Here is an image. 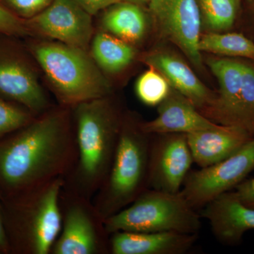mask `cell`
<instances>
[{
	"label": "cell",
	"instance_id": "4dcf8cb0",
	"mask_svg": "<svg viewBox=\"0 0 254 254\" xmlns=\"http://www.w3.org/2000/svg\"><path fill=\"white\" fill-rule=\"evenodd\" d=\"M127 1L138 5L142 4V3L145 2V0H127Z\"/></svg>",
	"mask_w": 254,
	"mask_h": 254
},
{
	"label": "cell",
	"instance_id": "7a4b0ae2",
	"mask_svg": "<svg viewBox=\"0 0 254 254\" xmlns=\"http://www.w3.org/2000/svg\"><path fill=\"white\" fill-rule=\"evenodd\" d=\"M77 160L63 190L93 199L109 173L125 115L111 96L71 108Z\"/></svg>",
	"mask_w": 254,
	"mask_h": 254
},
{
	"label": "cell",
	"instance_id": "6da1fadb",
	"mask_svg": "<svg viewBox=\"0 0 254 254\" xmlns=\"http://www.w3.org/2000/svg\"><path fill=\"white\" fill-rule=\"evenodd\" d=\"M77 160L71 108L53 106L0 138V195L7 200L67 176Z\"/></svg>",
	"mask_w": 254,
	"mask_h": 254
},
{
	"label": "cell",
	"instance_id": "277c9868",
	"mask_svg": "<svg viewBox=\"0 0 254 254\" xmlns=\"http://www.w3.org/2000/svg\"><path fill=\"white\" fill-rule=\"evenodd\" d=\"M141 123L125 115L109 173L92 199L104 220L131 204L148 189L151 134L143 131Z\"/></svg>",
	"mask_w": 254,
	"mask_h": 254
},
{
	"label": "cell",
	"instance_id": "484cf974",
	"mask_svg": "<svg viewBox=\"0 0 254 254\" xmlns=\"http://www.w3.org/2000/svg\"><path fill=\"white\" fill-rule=\"evenodd\" d=\"M0 33L8 36L25 37L30 36L24 20L16 17L0 4Z\"/></svg>",
	"mask_w": 254,
	"mask_h": 254
},
{
	"label": "cell",
	"instance_id": "8fae6325",
	"mask_svg": "<svg viewBox=\"0 0 254 254\" xmlns=\"http://www.w3.org/2000/svg\"><path fill=\"white\" fill-rule=\"evenodd\" d=\"M193 163L186 133L151 134L148 188L180 192Z\"/></svg>",
	"mask_w": 254,
	"mask_h": 254
},
{
	"label": "cell",
	"instance_id": "ba28073f",
	"mask_svg": "<svg viewBox=\"0 0 254 254\" xmlns=\"http://www.w3.org/2000/svg\"><path fill=\"white\" fill-rule=\"evenodd\" d=\"M16 38L0 33V97L38 116L53 106Z\"/></svg>",
	"mask_w": 254,
	"mask_h": 254
},
{
	"label": "cell",
	"instance_id": "5bb4252c",
	"mask_svg": "<svg viewBox=\"0 0 254 254\" xmlns=\"http://www.w3.org/2000/svg\"><path fill=\"white\" fill-rule=\"evenodd\" d=\"M200 210L214 236L224 245H238L246 232L254 230V209L242 204L235 191L222 193Z\"/></svg>",
	"mask_w": 254,
	"mask_h": 254
},
{
	"label": "cell",
	"instance_id": "83f0119b",
	"mask_svg": "<svg viewBox=\"0 0 254 254\" xmlns=\"http://www.w3.org/2000/svg\"><path fill=\"white\" fill-rule=\"evenodd\" d=\"M81 6L88 14L93 16L100 10L106 9L114 4L121 2L122 0H73Z\"/></svg>",
	"mask_w": 254,
	"mask_h": 254
},
{
	"label": "cell",
	"instance_id": "603a6c76",
	"mask_svg": "<svg viewBox=\"0 0 254 254\" xmlns=\"http://www.w3.org/2000/svg\"><path fill=\"white\" fill-rule=\"evenodd\" d=\"M171 89L166 78L152 67L142 73L136 83L138 99L148 106L160 105L170 94Z\"/></svg>",
	"mask_w": 254,
	"mask_h": 254
},
{
	"label": "cell",
	"instance_id": "f1b7e54d",
	"mask_svg": "<svg viewBox=\"0 0 254 254\" xmlns=\"http://www.w3.org/2000/svg\"><path fill=\"white\" fill-rule=\"evenodd\" d=\"M0 254H11L9 241L5 230L2 213V199L0 195Z\"/></svg>",
	"mask_w": 254,
	"mask_h": 254
},
{
	"label": "cell",
	"instance_id": "ffe728a7",
	"mask_svg": "<svg viewBox=\"0 0 254 254\" xmlns=\"http://www.w3.org/2000/svg\"><path fill=\"white\" fill-rule=\"evenodd\" d=\"M92 58L107 72L118 73L127 68L135 56L128 43L106 33L95 35L91 45Z\"/></svg>",
	"mask_w": 254,
	"mask_h": 254
},
{
	"label": "cell",
	"instance_id": "9c48e42d",
	"mask_svg": "<svg viewBox=\"0 0 254 254\" xmlns=\"http://www.w3.org/2000/svg\"><path fill=\"white\" fill-rule=\"evenodd\" d=\"M253 170L254 138L229 158L190 172L181 193L192 208L201 210L219 195L235 189Z\"/></svg>",
	"mask_w": 254,
	"mask_h": 254
},
{
	"label": "cell",
	"instance_id": "8992f818",
	"mask_svg": "<svg viewBox=\"0 0 254 254\" xmlns=\"http://www.w3.org/2000/svg\"><path fill=\"white\" fill-rule=\"evenodd\" d=\"M192 208L181 190L177 193L148 189L133 202L105 220L110 235L114 232H177L197 234L200 213Z\"/></svg>",
	"mask_w": 254,
	"mask_h": 254
},
{
	"label": "cell",
	"instance_id": "f546056e",
	"mask_svg": "<svg viewBox=\"0 0 254 254\" xmlns=\"http://www.w3.org/2000/svg\"><path fill=\"white\" fill-rule=\"evenodd\" d=\"M247 13L250 20V26L254 35V0H247Z\"/></svg>",
	"mask_w": 254,
	"mask_h": 254
},
{
	"label": "cell",
	"instance_id": "d4e9b609",
	"mask_svg": "<svg viewBox=\"0 0 254 254\" xmlns=\"http://www.w3.org/2000/svg\"><path fill=\"white\" fill-rule=\"evenodd\" d=\"M53 0H0V4L16 17L28 20L41 14Z\"/></svg>",
	"mask_w": 254,
	"mask_h": 254
},
{
	"label": "cell",
	"instance_id": "d6986e66",
	"mask_svg": "<svg viewBox=\"0 0 254 254\" xmlns=\"http://www.w3.org/2000/svg\"><path fill=\"white\" fill-rule=\"evenodd\" d=\"M102 26L127 43H136L144 36L146 18L138 4L121 1L110 6L102 18Z\"/></svg>",
	"mask_w": 254,
	"mask_h": 254
},
{
	"label": "cell",
	"instance_id": "7c38bea8",
	"mask_svg": "<svg viewBox=\"0 0 254 254\" xmlns=\"http://www.w3.org/2000/svg\"><path fill=\"white\" fill-rule=\"evenodd\" d=\"M24 21L30 36L40 35L85 50L93 35L91 15L73 0H53L41 14Z\"/></svg>",
	"mask_w": 254,
	"mask_h": 254
},
{
	"label": "cell",
	"instance_id": "5b68a950",
	"mask_svg": "<svg viewBox=\"0 0 254 254\" xmlns=\"http://www.w3.org/2000/svg\"><path fill=\"white\" fill-rule=\"evenodd\" d=\"M28 51L40 65L60 106L111 95V86L86 50L60 42H32Z\"/></svg>",
	"mask_w": 254,
	"mask_h": 254
},
{
	"label": "cell",
	"instance_id": "e0dca14e",
	"mask_svg": "<svg viewBox=\"0 0 254 254\" xmlns=\"http://www.w3.org/2000/svg\"><path fill=\"white\" fill-rule=\"evenodd\" d=\"M187 136L193 162L200 168L229 158L254 138L240 128L224 125L191 132Z\"/></svg>",
	"mask_w": 254,
	"mask_h": 254
},
{
	"label": "cell",
	"instance_id": "4fadbf2b",
	"mask_svg": "<svg viewBox=\"0 0 254 254\" xmlns=\"http://www.w3.org/2000/svg\"><path fill=\"white\" fill-rule=\"evenodd\" d=\"M207 64L218 79L220 91L213 103L200 113L210 121L236 127L242 88V60L212 58Z\"/></svg>",
	"mask_w": 254,
	"mask_h": 254
},
{
	"label": "cell",
	"instance_id": "52a82bcc",
	"mask_svg": "<svg viewBox=\"0 0 254 254\" xmlns=\"http://www.w3.org/2000/svg\"><path fill=\"white\" fill-rule=\"evenodd\" d=\"M62 229L50 254H110V235L93 200L62 190Z\"/></svg>",
	"mask_w": 254,
	"mask_h": 254
},
{
	"label": "cell",
	"instance_id": "1f68e13d",
	"mask_svg": "<svg viewBox=\"0 0 254 254\" xmlns=\"http://www.w3.org/2000/svg\"><path fill=\"white\" fill-rule=\"evenodd\" d=\"M150 1V0H145V2H149V1Z\"/></svg>",
	"mask_w": 254,
	"mask_h": 254
},
{
	"label": "cell",
	"instance_id": "cb8c5ba5",
	"mask_svg": "<svg viewBox=\"0 0 254 254\" xmlns=\"http://www.w3.org/2000/svg\"><path fill=\"white\" fill-rule=\"evenodd\" d=\"M36 117L22 105L0 97V138L26 126Z\"/></svg>",
	"mask_w": 254,
	"mask_h": 254
},
{
	"label": "cell",
	"instance_id": "7402d4cb",
	"mask_svg": "<svg viewBox=\"0 0 254 254\" xmlns=\"http://www.w3.org/2000/svg\"><path fill=\"white\" fill-rule=\"evenodd\" d=\"M205 25L211 31L220 33L235 24L240 7V0H198Z\"/></svg>",
	"mask_w": 254,
	"mask_h": 254
},
{
	"label": "cell",
	"instance_id": "3957f363",
	"mask_svg": "<svg viewBox=\"0 0 254 254\" xmlns=\"http://www.w3.org/2000/svg\"><path fill=\"white\" fill-rule=\"evenodd\" d=\"M64 179L2 200L5 230L11 254H50L62 229L60 196Z\"/></svg>",
	"mask_w": 254,
	"mask_h": 254
},
{
	"label": "cell",
	"instance_id": "ac0fdd59",
	"mask_svg": "<svg viewBox=\"0 0 254 254\" xmlns=\"http://www.w3.org/2000/svg\"><path fill=\"white\" fill-rule=\"evenodd\" d=\"M143 60L161 73L172 88L190 100L199 111L211 105L216 98L191 68L175 55L166 52H153L145 55Z\"/></svg>",
	"mask_w": 254,
	"mask_h": 254
},
{
	"label": "cell",
	"instance_id": "9a60e30c",
	"mask_svg": "<svg viewBox=\"0 0 254 254\" xmlns=\"http://www.w3.org/2000/svg\"><path fill=\"white\" fill-rule=\"evenodd\" d=\"M220 126L205 118L190 100L173 88L159 105L158 117L151 121L141 123L142 129L148 134H187Z\"/></svg>",
	"mask_w": 254,
	"mask_h": 254
},
{
	"label": "cell",
	"instance_id": "4316f807",
	"mask_svg": "<svg viewBox=\"0 0 254 254\" xmlns=\"http://www.w3.org/2000/svg\"><path fill=\"white\" fill-rule=\"evenodd\" d=\"M235 189V193L241 203L254 209V178L245 179Z\"/></svg>",
	"mask_w": 254,
	"mask_h": 254
},
{
	"label": "cell",
	"instance_id": "30bf717a",
	"mask_svg": "<svg viewBox=\"0 0 254 254\" xmlns=\"http://www.w3.org/2000/svg\"><path fill=\"white\" fill-rule=\"evenodd\" d=\"M148 3L160 33L176 45L195 68L203 70L198 49L201 18L198 0H150Z\"/></svg>",
	"mask_w": 254,
	"mask_h": 254
},
{
	"label": "cell",
	"instance_id": "44dd1931",
	"mask_svg": "<svg viewBox=\"0 0 254 254\" xmlns=\"http://www.w3.org/2000/svg\"><path fill=\"white\" fill-rule=\"evenodd\" d=\"M198 49L232 58L254 62V42L240 33H213L200 36Z\"/></svg>",
	"mask_w": 254,
	"mask_h": 254
},
{
	"label": "cell",
	"instance_id": "2e32d148",
	"mask_svg": "<svg viewBox=\"0 0 254 254\" xmlns=\"http://www.w3.org/2000/svg\"><path fill=\"white\" fill-rule=\"evenodd\" d=\"M197 234L177 232H114L110 254H184L196 242Z\"/></svg>",
	"mask_w": 254,
	"mask_h": 254
}]
</instances>
